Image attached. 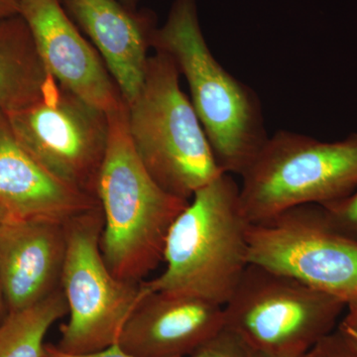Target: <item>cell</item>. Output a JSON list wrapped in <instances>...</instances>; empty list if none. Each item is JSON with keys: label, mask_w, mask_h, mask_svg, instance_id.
<instances>
[{"label": "cell", "mask_w": 357, "mask_h": 357, "mask_svg": "<svg viewBox=\"0 0 357 357\" xmlns=\"http://www.w3.org/2000/svg\"><path fill=\"white\" fill-rule=\"evenodd\" d=\"M344 301L249 264L223 306L225 328L251 352L302 357L335 331Z\"/></svg>", "instance_id": "8992f818"}, {"label": "cell", "mask_w": 357, "mask_h": 357, "mask_svg": "<svg viewBox=\"0 0 357 357\" xmlns=\"http://www.w3.org/2000/svg\"><path fill=\"white\" fill-rule=\"evenodd\" d=\"M43 357H136L124 351L119 344H114L102 351L88 354H70L61 351L57 345H45Z\"/></svg>", "instance_id": "ffe728a7"}, {"label": "cell", "mask_w": 357, "mask_h": 357, "mask_svg": "<svg viewBox=\"0 0 357 357\" xmlns=\"http://www.w3.org/2000/svg\"><path fill=\"white\" fill-rule=\"evenodd\" d=\"M103 217L100 250L110 271L141 283L163 262L169 230L189 204L147 172L128 128V105L109 115L107 153L96 187Z\"/></svg>", "instance_id": "6da1fadb"}, {"label": "cell", "mask_w": 357, "mask_h": 357, "mask_svg": "<svg viewBox=\"0 0 357 357\" xmlns=\"http://www.w3.org/2000/svg\"><path fill=\"white\" fill-rule=\"evenodd\" d=\"M95 45L126 105L139 93L146 74L148 47L156 27L152 13H136L121 0H60Z\"/></svg>", "instance_id": "7c38bea8"}, {"label": "cell", "mask_w": 357, "mask_h": 357, "mask_svg": "<svg viewBox=\"0 0 357 357\" xmlns=\"http://www.w3.org/2000/svg\"><path fill=\"white\" fill-rule=\"evenodd\" d=\"M225 328L220 305L151 292L145 294L131 314L117 344L136 357L190 356Z\"/></svg>", "instance_id": "8fae6325"}, {"label": "cell", "mask_w": 357, "mask_h": 357, "mask_svg": "<svg viewBox=\"0 0 357 357\" xmlns=\"http://www.w3.org/2000/svg\"><path fill=\"white\" fill-rule=\"evenodd\" d=\"M302 357H357V349L337 328Z\"/></svg>", "instance_id": "d6986e66"}, {"label": "cell", "mask_w": 357, "mask_h": 357, "mask_svg": "<svg viewBox=\"0 0 357 357\" xmlns=\"http://www.w3.org/2000/svg\"><path fill=\"white\" fill-rule=\"evenodd\" d=\"M249 264L291 277L345 303L357 299V241L335 229L319 204L249 223Z\"/></svg>", "instance_id": "ba28073f"}, {"label": "cell", "mask_w": 357, "mask_h": 357, "mask_svg": "<svg viewBox=\"0 0 357 357\" xmlns=\"http://www.w3.org/2000/svg\"><path fill=\"white\" fill-rule=\"evenodd\" d=\"M20 13V0H0V21Z\"/></svg>", "instance_id": "7402d4cb"}, {"label": "cell", "mask_w": 357, "mask_h": 357, "mask_svg": "<svg viewBox=\"0 0 357 357\" xmlns=\"http://www.w3.org/2000/svg\"><path fill=\"white\" fill-rule=\"evenodd\" d=\"M51 79L22 16L0 21V112L38 100Z\"/></svg>", "instance_id": "9a60e30c"}, {"label": "cell", "mask_w": 357, "mask_h": 357, "mask_svg": "<svg viewBox=\"0 0 357 357\" xmlns=\"http://www.w3.org/2000/svg\"><path fill=\"white\" fill-rule=\"evenodd\" d=\"M323 206L333 227L357 241V190L347 198Z\"/></svg>", "instance_id": "ac0fdd59"}, {"label": "cell", "mask_w": 357, "mask_h": 357, "mask_svg": "<svg viewBox=\"0 0 357 357\" xmlns=\"http://www.w3.org/2000/svg\"><path fill=\"white\" fill-rule=\"evenodd\" d=\"M67 314L61 289L34 306L9 312L0 325V357H43L47 333Z\"/></svg>", "instance_id": "2e32d148"}, {"label": "cell", "mask_w": 357, "mask_h": 357, "mask_svg": "<svg viewBox=\"0 0 357 357\" xmlns=\"http://www.w3.org/2000/svg\"><path fill=\"white\" fill-rule=\"evenodd\" d=\"M67 250L61 290L67 323L57 347L70 354L102 351L119 342L124 326L144 298L141 283L115 276L100 250V206L66 222Z\"/></svg>", "instance_id": "52a82bcc"}, {"label": "cell", "mask_w": 357, "mask_h": 357, "mask_svg": "<svg viewBox=\"0 0 357 357\" xmlns=\"http://www.w3.org/2000/svg\"><path fill=\"white\" fill-rule=\"evenodd\" d=\"M250 357H277V356H268V354H257V352H251Z\"/></svg>", "instance_id": "484cf974"}, {"label": "cell", "mask_w": 357, "mask_h": 357, "mask_svg": "<svg viewBox=\"0 0 357 357\" xmlns=\"http://www.w3.org/2000/svg\"><path fill=\"white\" fill-rule=\"evenodd\" d=\"M66 223L13 220L0 229V280L9 312L38 304L61 289Z\"/></svg>", "instance_id": "4fadbf2b"}, {"label": "cell", "mask_w": 357, "mask_h": 357, "mask_svg": "<svg viewBox=\"0 0 357 357\" xmlns=\"http://www.w3.org/2000/svg\"><path fill=\"white\" fill-rule=\"evenodd\" d=\"M4 114L20 144L42 166L66 184L96 198L109 144V114L53 77L38 100Z\"/></svg>", "instance_id": "9c48e42d"}, {"label": "cell", "mask_w": 357, "mask_h": 357, "mask_svg": "<svg viewBox=\"0 0 357 357\" xmlns=\"http://www.w3.org/2000/svg\"><path fill=\"white\" fill-rule=\"evenodd\" d=\"M173 59L156 51L148 60L139 93L128 105L129 136L155 182L190 201L222 169L191 100L180 86Z\"/></svg>", "instance_id": "277c9868"}, {"label": "cell", "mask_w": 357, "mask_h": 357, "mask_svg": "<svg viewBox=\"0 0 357 357\" xmlns=\"http://www.w3.org/2000/svg\"><path fill=\"white\" fill-rule=\"evenodd\" d=\"M121 1L122 3L126 4V6L134 9V4H135L136 0H121Z\"/></svg>", "instance_id": "d4e9b609"}, {"label": "cell", "mask_w": 357, "mask_h": 357, "mask_svg": "<svg viewBox=\"0 0 357 357\" xmlns=\"http://www.w3.org/2000/svg\"><path fill=\"white\" fill-rule=\"evenodd\" d=\"M13 220H15L11 217L10 213H9L6 208L0 206V229H1L4 225H6L7 223L13 222Z\"/></svg>", "instance_id": "cb8c5ba5"}, {"label": "cell", "mask_w": 357, "mask_h": 357, "mask_svg": "<svg viewBox=\"0 0 357 357\" xmlns=\"http://www.w3.org/2000/svg\"><path fill=\"white\" fill-rule=\"evenodd\" d=\"M152 47L173 59L223 173L241 176L268 137L260 100L227 72L204 39L197 0H175Z\"/></svg>", "instance_id": "7a4b0ae2"}, {"label": "cell", "mask_w": 357, "mask_h": 357, "mask_svg": "<svg viewBox=\"0 0 357 357\" xmlns=\"http://www.w3.org/2000/svg\"><path fill=\"white\" fill-rule=\"evenodd\" d=\"M241 177L239 201L249 223L304 204L337 203L357 190V132L325 142L277 131Z\"/></svg>", "instance_id": "5b68a950"}, {"label": "cell", "mask_w": 357, "mask_h": 357, "mask_svg": "<svg viewBox=\"0 0 357 357\" xmlns=\"http://www.w3.org/2000/svg\"><path fill=\"white\" fill-rule=\"evenodd\" d=\"M20 14L45 69L61 86L109 115L126 107L107 66L60 0H20Z\"/></svg>", "instance_id": "30bf717a"}, {"label": "cell", "mask_w": 357, "mask_h": 357, "mask_svg": "<svg viewBox=\"0 0 357 357\" xmlns=\"http://www.w3.org/2000/svg\"><path fill=\"white\" fill-rule=\"evenodd\" d=\"M245 344L227 328L211 338L190 357H250Z\"/></svg>", "instance_id": "e0dca14e"}, {"label": "cell", "mask_w": 357, "mask_h": 357, "mask_svg": "<svg viewBox=\"0 0 357 357\" xmlns=\"http://www.w3.org/2000/svg\"><path fill=\"white\" fill-rule=\"evenodd\" d=\"M0 206L15 220L66 223L98 208L95 197L66 184L37 161L0 112Z\"/></svg>", "instance_id": "5bb4252c"}, {"label": "cell", "mask_w": 357, "mask_h": 357, "mask_svg": "<svg viewBox=\"0 0 357 357\" xmlns=\"http://www.w3.org/2000/svg\"><path fill=\"white\" fill-rule=\"evenodd\" d=\"M249 222L241 211L239 185L222 173L199 189L167 236L156 278L143 281L145 294L189 296L225 306L248 268Z\"/></svg>", "instance_id": "3957f363"}, {"label": "cell", "mask_w": 357, "mask_h": 357, "mask_svg": "<svg viewBox=\"0 0 357 357\" xmlns=\"http://www.w3.org/2000/svg\"><path fill=\"white\" fill-rule=\"evenodd\" d=\"M337 328L357 349V299L347 303L344 319Z\"/></svg>", "instance_id": "44dd1931"}, {"label": "cell", "mask_w": 357, "mask_h": 357, "mask_svg": "<svg viewBox=\"0 0 357 357\" xmlns=\"http://www.w3.org/2000/svg\"><path fill=\"white\" fill-rule=\"evenodd\" d=\"M8 314L9 311L8 307H7L6 295H4L3 287H2L1 280H0V325L3 323Z\"/></svg>", "instance_id": "603a6c76"}]
</instances>
